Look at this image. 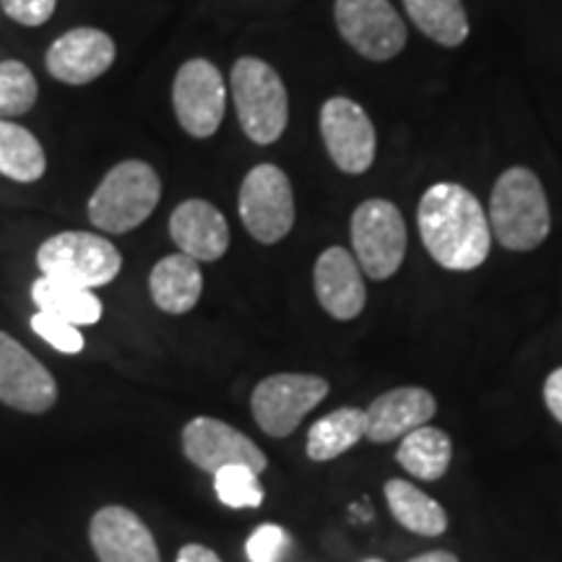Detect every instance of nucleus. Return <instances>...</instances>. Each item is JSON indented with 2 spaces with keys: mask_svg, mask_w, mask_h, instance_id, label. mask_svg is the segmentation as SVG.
I'll return each mask as SVG.
<instances>
[{
  "mask_svg": "<svg viewBox=\"0 0 562 562\" xmlns=\"http://www.w3.org/2000/svg\"><path fill=\"white\" fill-rule=\"evenodd\" d=\"M170 235L180 252L195 261L211 263L229 248V224L214 203L191 199L182 201L170 216Z\"/></svg>",
  "mask_w": 562,
  "mask_h": 562,
  "instance_id": "obj_18",
  "label": "nucleus"
},
{
  "mask_svg": "<svg viewBox=\"0 0 562 562\" xmlns=\"http://www.w3.org/2000/svg\"><path fill=\"white\" fill-rule=\"evenodd\" d=\"M326 396V378L311 372H277L256 385L250 409L269 438H286Z\"/></svg>",
  "mask_w": 562,
  "mask_h": 562,
  "instance_id": "obj_7",
  "label": "nucleus"
},
{
  "mask_svg": "<svg viewBox=\"0 0 562 562\" xmlns=\"http://www.w3.org/2000/svg\"><path fill=\"white\" fill-rule=\"evenodd\" d=\"M45 170V149L34 133L0 121V175L16 182H37Z\"/></svg>",
  "mask_w": 562,
  "mask_h": 562,
  "instance_id": "obj_25",
  "label": "nucleus"
},
{
  "mask_svg": "<svg viewBox=\"0 0 562 562\" xmlns=\"http://www.w3.org/2000/svg\"><path fill=\"white\" fill-rule=\"evenodd\" d=\"M58 402L50 370L24 344L0 331V404L24 414H45Z\"/></svg>",
  "mask_w": 562,
  "mask_h": 562,
  "instance_id": "obj_13",
  "label": "nucleus"
},
{
  "mask_svg": "<svg viewBox=\"0 0 562 562\" xmlns=\"http://www.w3.org/2000/svg\"><path fill=\"white\" fill-rule=\"evenodd\" d=\"M32 328L40 339H45L53 349L63 351V355H79L83 344H87L79 331V326H74V323L63 321L58 315H50V313L40 311L34 315Z\"/></svg>",
  "mask_w": 562,
  "mask_h": 562,
  "instance_id": "obj_28",
  "label": "nucleus"
},
{
  "mask_svg": "<svg viewBox=\"0 0 562 562\" xmlns=\"http://www.w3.org/2000/svg\"><path fill=\"white\" fill-rule=\"evenodd\" d=\"M89 542L100 562H161L149 526L123 505H104L91 516Z\"/></svg>",
  "mask_w": 562,
  "mask_h": 562,
  "instance_id": "obj_14",
  "label": "nucleus"
},
{
  "mask_svg": "<svg viewBox=\"0 0 562 562\" xmlns=\"http://www.w3.org/2000/svg\"><path fill=\"white\" fill-rule=\"evenodd\" d=\"M404 9L417 30L442 47H459L469 37V19L461 0H404Z\"/></svg>",
  "mask_w": 562,
  "mask_h": 562,
  "instance_id": "obj_24",
  "label": "nucleus"
},
{
  "mask_svg": "<svg viewBox=\"0 0 562 562\" xmlns=\"http://www.w3.org/2000/svg\"><path fill=\"white\" fill-rule=\"evenodd\" d=\"M368 562H383V560H368Z\"/></svg>",
  "mask_w": 562,
  "mask_h": 562,
  "instance_id": "obj_34",
  "label": "nucleus"
},
{
  "mask_svg": "<svg viewBox=\"0 0 562 562\" xmlns=\"http://www.w3.org/2000/svg\"><path fill=\"white\" fill-rule=\"evenodd\" d=\"M5 16L24 26H42L50 21L58 0H0Z\"/></svg>",
  "mask_w": 562,
  "mask_h": 562,
  "instance_id": "obj_30",
  "label": "nucleus"
},
{
  "mask_svg": "<svg viewBox=\"0 0 562 562\" xmlns=\"http://www.w3.org/2000/svg\"><path fill=\"white\" fill-rule=\"evenodd\" d=\"M544 404L554 419L562 425V368L552 370L544 383Z\"/></svg>",
  "mask_w": 562,
  "mask_h": 562,
  "instance_id": "obj_31",
  "label": "nucleus"
},
{
  "mask_svg": "<svg viewBox=\"0 0 562 562\" xmlns=\"http://www.w3.org/2000/svg\"><path fill=\"white\" fill-rule=\"evenodd\" d=\"M182 453L209 474L224 467H250L258 474L269 469L266 453L248 435L214 417H193L182 427Z\"/></svg>",
  "mask_w": 562,
  "mask_h": 562,
  "instance_id": "obj_11",
  "label": "nucleus"
},
{
  "mask_svg": "<svg viewBox=\"0 0 562 562\" xmlns=\"http://www.w3.org/2000/svg\"><path fill=\"white\" fill-rule=\"evenodd\" d=\"M32 300L42 313L58 315L74 326H94L102 318V302L94 292L50 277H40L34 281Z\"/></svg>",
  "mask_w": 562,
  "mask_h": 562,
  "instance_id": "obj_22",
  "label": "nucleus"
},
{
  "mask_svg": "<svg viewBox=\"0 0 562 562\" xmlns=\"http://www.w3.org/2000/svg\"><path fill=\"white\" fill-rule=\"evenodd\" d=\"M161 199V180L151 165L128 159L104 175L89 199V222L110 235H125L154 214Z\"/></svg>",
  "mask_w": 562,
  "mask_h": 562,
  "instance_id": "obj_3",
  "label": "nucleus"
},
{
  "mask_svg": "<svg viewBox=\"0 0 562 562\" xmlns=\"http://www.w3.org/2000/svg\"><path fill=\"white\" fill-rule=\"evenodd\" d=\"M364 438V409L341 406L321 417L307 432L305 451L313 461H334L341 453L351 451Z\"/></svg>",
  "mask_w": 562,
  "mask_h": 562,
  "instance_id": "obj_23",
  "label": "nucleus"
},
{
  "mask_svg": "<svg viewBox=\"0 0 562 562\" xmlns=\"http://www.w3.org/2000/svg\"><path fill=\"white\" fill-rule=\"evenodd\" d=\"M175 115L193 138H209L220 131L227 110V89L214 63L193 58L182 63L172 87Z\"/></svg>",
  "mask_w": 562,
  "mask_h": 562,
  "instance_id": "obj_10",
  "label": "nucleus"
},
{
  "mask_svg": "<svg viewBox=\"0 0 562 562\" xmlns=\"http://www.w3.org/2000/svg\"><path fill=\"white\" fill-rule=\"evenodd\" d=\"M240 220L258 243L273 245L290 235L294 224L292 182L277 165H258L240 186Z\"/></svg>",
  "mask_w": 562,
  "mask_h": 562,
  "instance_id": "obj_8",
  "label": "nucleus"
},
{
  "mask_svg": "<svg viewBox=\"0 0 562 562\" xmlns=\"http://www.w3.org/2000/svg\"><path fill=\"white\" fill-rule=\"evenodd\" d=\"M292 537L284 526L279 524H263L250 533L245 542V552H248L250 562H281L286 550H290Z\"/></svg>",
  "mask_w": 562,
  "mask_h": 562,
  "instance_id": "obj_29",
  "label": "nucleus"
},
{
  "mask_svg": "<svg viewBox=\"0 0 562 562\" xmlns=\"http://www.w3.org/2000/svg\"><path fill=\"white\" fill-rule=\"evenodd\" d=\"M385 503L391 516L404 526L406 531L419 537H440L448 529V513L435 497L422 492L417 484L406 480L385 482Z\"/></svg>",
  "mask_w": 562,
  "mask_h": 562,
  "instance_id": "obj_20",
  "label": "nucleus"
},
{
  "mask_svg": "<svg viewBox=\"0 0 562 562\" xmlns=\"http://www.w3.org/2000/svg\"><path fill=\"white\" fill-rule=\"evenodd\" d=\"M351 245L360 269L383 281L402 269L406 256V224L402 211L385 199L360 203L351 214Z\"/></svg>",
  "mask_w": 562,
  "mask_h": 562,
  "instance_id": "obj_6",
  "label": "nucleus"
},
{
  "mask_svg": "<svg viewBox=\"0 0 562 562\" xmlns=\"http://www.w3.org/2000/svg\"><path fill=\"white\" fill-rule=\"evenodd\" d=\"M451 435L432 425H422L414 432L404 435L396 451V461L402 463L404 472L425 482L442 480L448 469H451Z\"/></svg>",
  "mask_w": 562,
  "mask_h": 562,
  "instance_id": "obj_21",
  "label": "nucleus"
},
{
  "mask_svg": "<svg viewBox=\"0 0 562 562\" xmlns=\"http://www.w3.org/2000/svg\"><path fill=\"white\" fill-rule=\"evenodd\" d=\"M321 136L328 157L347 175H362L375 161V128L360 104L331 97L321 110Z\"/></svg>",
  "mask_w": 562,
  "mask_h": 562,
  "instance_id": "obj_12",
  "label": "nucleus"
},
{
  "mask_svg": "<svg viewBox=\"0 0 562 562\" xmlns=\"http://www.w3.org/2000/svg\"><path fill=\"white\" fill-rule=\"evenodd\" d=\"M334 16L347 45L368 60L396 58L409 40L391 0H336Z\"/></svg>",
  "mask_w": 562,
  "mask_h": 562,
  "instance_id": "obj_9",
  "label": "nucleus"
},
{
  "mask_svg": "<svg viewBox=\"0 0 562 562\" xmlns=\"http://www.w3.org/2000/svg\"><path fill=\"white\" fill-rule=\"evenodd\" d=\"M315 294H318L321 307L336 321H355L364 311L368 302V290L360 263L355 261L349 250L326 248L315 261L313 271Z\"/></svg>",
  "mask_w": 562,
  "mask_h": 562,
  "instance_id": "obj_17",
  "label": "nucleus"
},
{
  "mask_svg": "<svg viewBox=\"0 0 562 562\" xmlns=\"http://www.w3.org/2000/svg\"><path fill=\"white\" fill-rule=\"evenodd\" d=\"M37 79L21 60L0 63V121L21 117L37 102Z\"/></svg>",
  "mask_w": 562,
  "mask_h": 562,
  "instance_id": "obj_26",
  "label": "nucleus"
},
{
  "mask_svg": "<svg viewBox=\"0 0 562 562\" xmlns=\"http://www.w3.org/2000/svg\"><path fill=\"white\" fill-rule=\"evenodd\" d=\"M438 414V402L427 389L402 385L385 391L364 409V438L372 442H393L422 425H430Z\"/></svg>",
  "mask_w": 562,
  "mask_h": 562,
  "instance_id": "obj_16",
  "label": "nucleus"
},
{
  "mask_svg": "<svg viewBox=\"0 0 562 562\" xmlns=\"http://www.w3.org/2000/svg\"><path fill=\"white\" fill-rule=\"evenodd\" d=\"M175 562H222L220 554L209 550L206 544H186L178 552V560Z\"/></svg>",
  "mask_w": 562,
  "mask_h": 562,
  "instance_id": "obj_32",
  "label": "nucleus"
},
{
  "mask_svg": "<svg viewBox=\"0 0 562 562\" xmlns=\"http://www.w3.org/2000/svg\"><path fill=\"white\" fill-rule=\"evenodd\" d=\"M214 492L222 505L227 508H261L263 487L258 482V472L250 467H224L214 474Z\"/></svg>",
  "mask_w": 562,
  "mask_h": 562,
  "instance_id": "obj_27",
  "label": "nucleus"
},
{
  "mask_svg": "<svg viewBox=\"0 0 562 562\" xmlns=\"http://www.w3.org/2000/svg\"><path fill=\"white\" fill-rule=\"evenodd\" d=\"M490 229L503 248L529 252L550 235V203L542 180L529 167H510L497 178L490 199Z\"/></svg>",
  "mask_w": 562,
  "mask_h": 562,
  "instance_id": "obj_2",
  "label": "nucleus"
},
{
  "mask_svg": "<svg viewBox=\"0 0 562 562\" xmlns=\"http://www.w3.org/2000/svg\"><path fill=\"white\" fill-rule=\"evenodd\" d=\"M419 235L432 261L448 271H474L487 261L492 229L487 211L459 182H438L422 195Z\"/></svg>",
  "mask_w": 562,
  "mask_h": 562,
  "instance_id": "obj_1",
  "label": "nucleus"
},
{
  "mask_svg": "<svg viewBox=\"0 0 562 562\" xmlns=\"http://www.w3.org/2000/svg\"><path fill=\"white\" fill-rule=\"evenodd\" d=\"M237 117L252 144H277L290 121V97L281 76L261 58H240L232 68Z\"/></svg>",
  "mask_w": 562,
  "mask_h": 562,
  "instance_id": "obj_4",
  "label": "nucleus"
},
{
  "mask_svg": "<svg viewBox=\"0 0 562 562\" xmlns=\"http://www.w3.org/2000/svg\"><path fill=\"white\" fill-rule=\"evenodd\" d=\"M406 562H461L456 558L453 552H446V550H432V552H422L417 558L406 560Z\"/></svg>",
  "mask_w": 562,
  "mask_h": 562,
  "instance_id": "obj_33",
  "label": "nucleus"
},
{
  "mask_svg": "<svg viewBox=\"0 0 562 562\" xmlns=\"http://www.w3.org/2000/svg\"><path fill=\"white\" fill-rule=\"evenodd\" d=\"M37 266L42 277L83 286V290H97L121 273L123 258L121 250L102 235L60 232L40 245Z\"/></svg>",
  "mask_w": 562,
  "mask_h": 562,
  "instance_id": "obj_5",
  "label": "nucleus"
},
{
  "mask_svg": "<svg viewBox=\"0 0 562 562\" xmlns=\"http://www.w3.org/2000/svg\"><path fill=\"white\" fill-rule=\"evenodd\" d=\"M149 292L154 305L170 315L191 313L199 305L203 292V273L195 258L186 252L165 256L151 269Z\"/></svg>",
  "mask_w": 562,
  "mask_h": 562,
  "instance_id": "obj_19",
  "label": "nucleus"
},
{
  "mask_svg": "<svg viewBox=\"0 0 562 562\" xmlns=\"http://www.w3.org/2000/svg\"><path fill=\"white\" fill-rule=\"evenodd\" d=\"M115 60V42L110 34L91 26H79L58 37L47 50L45 66L53 79L70 87H83L108 74Z\"/></svg>",
  "mask_w": 562,
  "mask_h": 562,
  "instance_id": "obj_15",
  "label": "nucleus"
}]
</instances>
